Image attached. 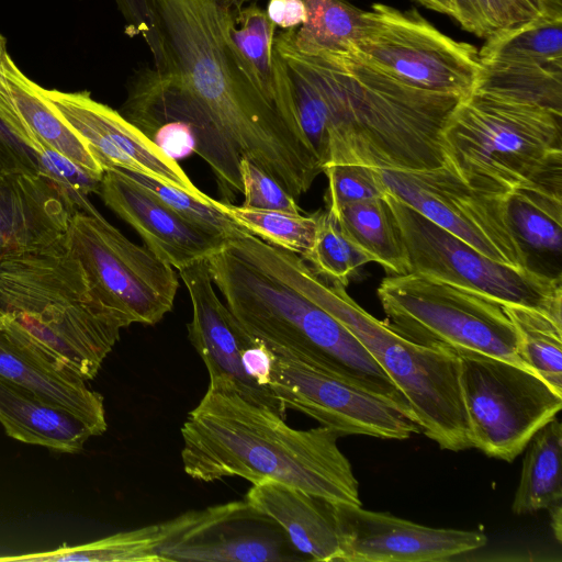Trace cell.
Returning a JSON list of instances; mask_svg holds the SVG:
<instances>
[{
    "label": "cell",
    "mask_w": 562,
    "mask_h": 562,
    "mask_svg": "<svg viewBox=\"0 0 562 562\" xmlns=\"http://www.w3.org/2000/svg\"><path fill=\"white\" fill-rule=\"evenodd\" d=\"M116 3L125 20V34L140 36L146 42L154 57V67L161 71L164 57L150 0H116Z\"/></svg>",
    "instance_id": "cell-42"
},
{
    "label": "cell",
    "mask_w": 562,
    "mask_h": 562,
    "mask_svg": "<svg viewBox=\"0 0 562 562\" xmlns=\"http://www.w3.org/2000/svg\"><path fill=\"white\" fill-rule=\"evenodd\" d=\"M120 113L169 158L177 160L195 153L213 172L223 169L221 146L166 72L149 66L138 69L130 80Z\"/></svg>",
    "instance_id": "cell-21"
},
{
    "label": "cell",
    "mask_w": 562,
    "mask_h": 562,
    "mask_svg": "<svg viewBox=\"0 0 562 562\" xmlns=\"http://www.w3.org/2000/svg\"><path fill=\"white\" fill-rule=\"evenodd\" d=\"M562 113L473 90L439 134L443 166L472 189L505 196L562 157Z\"/></svg>",
    "instance_id": "cell-7"
},
{
    "label": "cell",
    "mask_w": 562,
    "mask_h": 562,
    "mask_svg": "<svg viewBox=\"0 0 562 562\" xmlns=\"http://www.w3.org/2000/svg\"><path fill=\"white\" fill-rule=\"evenodd\" d=\"M280 272L340 322L404 395L420 428L441 449L473 448L454 350L412 341L350 297L346 286L316 273L299 255L266 243Z\"/></svg>",
    "instance_id": "cell-6"
},
{
    "label": "cell",
    "mask_w": 562,
    "mask_h": 562,
    "mask_svg": "<svg viewBox=\"0 0 562 562\" xmlns=\"http://www.w3.org/2000/svg\"><path fill=\"white\" fill-rule=\"evenodd\" d=\"M340 558L345 562L441 561L479 549L486 537L476 531L432 528L389 513L333 502Z\"/></svg>",
    "instance_id": "cell-17"
},
{
    "label": "cell",
    "mask_w": 562,
    "mask_h": 562,
    "mask_svg": "<svg viewBox=\"0 0 562 562\" xmlns=\"http://www.w3.org/2000/svg\"><path fill=\"white\" fill-rule=\"evenodd\" d=\"M47 101L88 144L103 167L134 171L183 189L198 198V189L177 160L169 158L120 111L95 101L89 91L65 92L42 87Z\"/></svg>",
    "instance_id": "cell-16"
},
{
    "label": "cell",
    "mask_w": 562,
    "mask_h": 562,
    "mask_svg": "<svg viewBox=\"0 0 562 562\" xmlns=\"http://www.w3.org/2000/svg\"><path fill=\"white\" fill-rule=\"evenodd\" d=\"M409 87L464 97L476 85L479 50L441 33L415 9L375 3L364 11L351 49Z\"/></svg>",
    "instance_id": "cell-11"
},
{
    "label": "cell",
    "mask_w": 562,
    "mask_h": 562,
    "mask_svg": "<svg viewBox=\"0 0 562 562\" xmlns=\"http://www.w3.org/2000/svg\"><path fill=\"white\" fill-rule=\"evenodd\" d=\"M316 215L314 243L302 258L326 280L347 286L350 277L373 259L346 234L333 213L325 210Z\"/></svg>",
    "instance_id": "cell-35"
},
{
    "label": "cell",
    "mask_w": 562,
    "mask_h": 562,
    "mask_svg": "<svg viewBox=\"0 0 562 562\" xmlns=\"http://www.w3.org/2000/svg\"><path fill=\"white\" fill-rule=\"evenodd\" d=\"M66 238L126 327L155 325L172 310L179 285L173 267L99 212H75Z\"/></svg>",
    "instance_id": "cell-12"
},
{
    "label": "cell",
    "mask_w": 562,
    "mask_h": 562,
    "mask_svg": "<svg viewBox=\"0 0 562 562\" xmlns=\"http://www.w3.org/2000/svg\"><path fill=\"white\" fill-rule=\"evenodd\" d=\"M37 158L40 173L50 179L66 194L76 212L98 213L88 195L99 194L103 175L82 167L46 145L37 151Z\"/></svg>",
    "instance_id": "cell-38"
},
{
    "label": "cell",
    "mask_w": 562,
    "mask_h": 562,
    "mask_svg": "<svg viewBox=\"0 0 562 562\" xmlns=\"http://www.w3.org/2000/svg\"><path fill=\"white\" fill-rule=\"evenodd\" d=\"M273 362L274 353L258 339L247 347L241 356L243 369L248 378L271 392L270 381Z\"/></svg>",
    "instance_id": "cell-44"
},
{
    "label": "cell",
    "mask_w": 562,
    "mask_h": 562,
    "mask_svg": "<svg viewBox=\"0 0 562 562\" xmlns=\"http://www.w3.org/2000/svg\"><path fill=\"white\" fill-rule=\"evenodd\" d=\"M99 195L138 233L149 250L177 270L206 260L227 240L180 216L122 169L104 170Z\"/></svg>",
    "instance_id": "cell-19"
},
{
    "label": "cell",
    "mask_w": 562,
    "mask_h": 562,
    "mask_svg": "<svg viewBox=\"0 0 562 562\" xmlns=\"http://www.w3.org/2000/svg\"><path fill=\"white\" fill-rule=\"evenodd\" d=\"M243 206L301 213L296 200L269 173L246 157L239 161Z\"/></svg>",
    "instance_id": "cell-41"
},
{
    "label": "cell",
    "mask_w": 562,
    "mask_h": 562,
    "mask_svg": "<svg viewBox=\"0 0 562 562\" xmlns=\"http://www.w3.org/2000/svg\"><path fill=\"white\" fill-rule=\"evenodd\" d=\"M456 353L473 447L514 461L560 412L562 395L519 364L474 351Z\"/></svg>",
    "instance_id": "cell-9"
},
{
    "label": "cell",
    "mask_w": 562,
    "mask_h": 562,
    "mask_svg": "<svg viewBox=\"0 0 562 562\" xmlns=\"http://www.w3.org/2000/svg\"><path fill=\"white\" fill-rule=\"evenodd\" d=\"M266 13L276 26L285 31L299 27L307 19L303 0H269Z\"/></svg>",
    "instance_id": "cell-45"
},
{
    "label": "cell",
    "mask_w": 562,
    "mask_h": 562,
    "mask_svg": "<svg viewBox=\"0 0 562 562\" xmlns=\"http://www.w3.org/2000/svg\"><path fill=\"white\" fill-rule=\"evenodd\" d=\"M411 272L477 292L503 305L538 310L562 324L561 278L497 262L386 192Z\"/></svg>",
    "instance_id": "cell-10"
},
{
    "label": "cell",
    "mask_w": 562,
    "mask_h": 562,
    "mask_svg": "<svg viewBox=\"0 0 562 562\" xmlns=\"http://www.w3.org/2000/svg\"><path fill=\"white\" fill-rule=\"evenodd\" d=\"M14 173H40L37 153L0 120V180Z\"/></svg>",
    "instance_id": "cell-43"
},
{
    "label": "cell",
    "mask_w": 562,
    "mask_h": 562,
    "mask_svg": "<svg viewBox=\"0 0 562 562\" xmlns=\"http://www.w3.org/2000/svg\"><path fill=\"white\" fill-rule=\"evenodd\" d=\"M323 172L328 179L326 210L334 214L348 203L386 194L379 168L359 164H335L324 167Z\"/></svg>",
    "instance_id": "cell-39"
},
{
    "label": "cell",
    "mask_w": 562,
    "mask_h": 562,
    "mask_svg": "<svg viewBox=\"0 0 562 562\" xmlns=\"http://www.w3.org/2000/svg\"><path fill=\"white\" fill-rule=\"evenodd\" d=\"M270 386L282 407L338 434L407 439L420 430L407 407L360 389L273 347Z\"/></svg>",
    "instance_id": "cell-14"
},
{
    "label": "cell",
    "mask_w": 562,
    "mask_h": 562,
    "mask_svg": "<svg viewBox=\"0 0 562 562\" xmlns=\"http://www.w3.org/2000/svg\"><path fill=\"white\" fill-rule=\"evenodd\" d=\"M512 510L531 514L562 504V425L557 417L542 426L528 442Z\"/></svg>",
    "instance_id": "cell-28"
},
{
    "label": "cell",
    "mask_w": 562,
    "mask_h": 562,
    "mask_svg": "<svg viewBox=\"0 0 562 562\" xmlns=\"http://www.w3.org/2000/svg\"><path fill=\"white\" fill-rule=\"evenodd\" d=\"M0 375L68 411L93 436L106 430L103 396L16 322L3 315H0Z\"/></svg>",
    "instance_id": "cell-20"
},
{
    "label": "cell",
    "mask_w": 562,
    "mask_h": 562,
    "mask_svg": "<svg viewBox=\"0 0 562 562\" xmlns=\"http://www.w3.org/2000/svg\"><path fill=\"white\" fill-rule=\"evenodd\" d=\"M276 29L277 26L269 20L266 11L258 5V2H252L245 5L237 14L235 23L231 27V37L240 55L259 77L266 91L280 106L274 86L272 60Z\"/></svg>",
    "instance_id": "cell-36"
},
{
    "label": "cell",
    "mask_w": 562,
    "mask_h": 562,
    "mask_svg": "<svg viewBox=\"0 0 562 562\" xmlns=\"http://www.w3.org/2000/svg\"><path fill=\"white\" fill-rule=\"evenodd\" d=\"M215 204L248 233L273 246L301 257L312 248L317 228L316 212L311 215H302L301 213L251 209L216 200Z\"/></svg>",
    "instance_id": "cell-34"
},
{
    "label": "cell",
    "mask_w": 562,
    "mask_h": 562,
    "mask_svg": "<svg viewBox=\"0 0 562 562\" xmlns=\"http://www.w3.org/2000/svg\"><path fill=\"white\" fill-rule=\"evenodd\" d=\"M178 271L192 304L188 337L207 369L209 385L234 389L245 400L284 417L285 409L274 393L256 384L243 369V352L256 338L217 296L207 261H196Z\"/></svg>",
    "instance_id": "cell-18"
},
{
    "label": "cell",
    "mask_w": 562,
    "mask_h": 562,
    "mask_svg": "<svg viewBox=\"0 0 562 562\" xmlns=\"http://www.w3.org/2000/svg\"><path fill=\"white\" fill-rule=\"evenodd\" d=\"M292 30L274 35L273 49L284 63L296 122L322 169L443 165L439 134L460 97L409 87L352 50L302 54Z\"/></svg>",
    "instance_id": "cell-2"
},
{
    "label": "cell",
    "mask_w": 562,
    "mask_h": 562,
    "mask_svg": "<svg viewBox=\"0 0 562 562\" xmlns=\"http://www.w3.org/2000/svg\"><path fill=\"white\" fill-rule=\"evenodd\" d=\"M524 22L542 14L547 10L562 7V0H506Z\"/></svg>",
    "instance_id": "cell-46"
},
{
    "label": "cell",
    "mask_w": 562,
    "mask_h": 562,
    "mask_svg": "<svg viewBox=\"0 0 562 562\" xmlns=\"http://www.w3.org/2000/svg\"><path fill=\"white\" fill-rule=\"evenodd\" d=\"M181 436L183 470L193 480L270 481L330 502L361 505L359 483L338 448V434L324 426L295 429L234 389L209 386L189 412Z\"/></svg>",
    "instance_id": "cell-3"
},
{
    "label": "cell",
    "mask_w": 562,
    "mask_h": 562,
    "mask_svg": "<svg viewBox=\"0 0 562 562\" xmlns=\"http://www.w3.org/2000/svg\"><path fill=\"white\" fill-rule=\"evenodd\" d=\"M76 212L66 194L42 173L0 180V259L48 248L64 238Z\"/></svg>",
    "instance_id": "cell-22"
},
{
    "label": "cell",
    "mask_w": 562,
    "mask_h": 562,
    "mask_svg": "<svg viewBox=\"0 0 562 562\" xmlns=\"http://www.w3.org/2000/svg\"><path fill=\"white\" fill-rule=\"evenodd\" d=\"M162 562H284L302 559L284 531L246 499L186 512L162 522Z\"/></svg>",
    "instance_id": "cell-15"
},
{
    "label": "cell",
    "mask_w": 562,
    "mask_h": 562,
    "mask_svg": "<svg viewBox=\"0 0 562 562\" xmlns=\"http://www.w3.org/2000/svg\"><path fill=\"white\" fill-rule=\"evenodd\" d=\"M551 527L558 541H561V526H562V504L557 505L549 510Z\"/></svg>",
    "instance_id": "cell-48"
},
{
    "label": "cell",
    "mask_w": 562,
    "mask_h": 562,
    "mask_svg": "<svg viewBox=\"0 0 562 562\" xmlns=\"http://www.w3.org/2000/svg\"><path fill=\"white\" fill-rule=\"evenodd\" d=\"M258 1L150 0L161 71L211 132L296 200L322 167L300 126L269 95L231 37L239 11Z\"/></svg>",
    "instance_id": "cell-1"
},
{
    "label": "cell",
    "mask_w": 562,
    "mask_h": 562,
    "mask_svg": "<svg viewBox=\"0 0 562 562\" xmlns=\"http://www.w3.org/2000/svg\"><path fill=\"white\" fill-rule=\"evenodd\" d=\"M422 3L424 7L434 10L436 12H440L443 14H448L453 16L454 7L453 0H416Z\"/></svg>",
    "instance_id": "cell-47"
},
{
    "label": "cell",
    "mask_w": 562,
    "mask_h": 562,
    "mask_svg": "<svg viewBox=\"0 0 562 562\" xmlns=\"http://www.w3.org/2000/svg\"><path fill=\"white\" fill-rule=\"evenodd\" d=\"M0 120L36 153L43 145L103 175L88 144L47 101L42 87L25 76L5 53L0 61Z\"/></svg>",
    "instance_id": "cell-23"
},
{
    "label": "cell",
    "mask_w": 562,
    "mask_h": 562,
    "mask_svg": "<svg viewBox=\"0 0 562 562\" xmlns=\"http://www.w3.org/2000/svg\"><path fill=\"white\" fill-rule=\"evenodd\" d=\"M245 499L284 531L294 550L313 561H339L333 502L276 482L252 484Z\"/></svg>",
    "instance_id": "cell-25"
},
{
    "label": "cell",
    "mask_w": 562,
    "mask_h": 562,
    "mask_svg": "<svg viewBox=\"0 0 562 562\" xmlns=\"http://www.w3.org/2000/svg\"><path fill=\"white\" fill-rule=\"evenodd\" d=\"M307 19L292 30L295 48L308 56L349 52L357 40L364 11L345 0H303Z\"/></svg>",
    "instance_id": "cell-33"
},
{
    "label": "cell",
    "mask_w": 562,
    "mask_h": 562,
    "mask_svg": "<svg viewBox=\"0 0 562 562\" xmlns=\"http://www.w3.org/2000/svg\"><path fill=\"white\" fill-rule=\"evenodd\" d=\"M481 63L549 64L562 61V7L486 38Z\"/></svg>",
    "instance_id": "cell-30"
},
{
    "label": "cell",
    "mask_w": 562,
    "mask_h": 562,
    "mask_svg": "<svg viewBox=\"0 0 562 562\" xmlns=\"http://www.w3.org/2000/svg\"><path fill=\"white\" fill-rule=\"evenodd\" d=\"M0 423L11 438L50 450L77 453L92 437L75 415L0 375Z\"/></svg>",
    "instance_id": "cell-26"
},
{
    "label": "cell",
    "mask_w": 562,
    "mask_h": 562,
    "mask_svg": "<svg viewBox=\"0 0 562 562\" xmlns=\"http://www.w3.org/2000/svg\"><path fill=\"white\" fill-rule=\"evenodd\" d=\"M164 540L162 522L122 531L78 546L63 544L55 550L0 557L21 562H162L158 548Z\"/></svg>",
    "instance_id": "cell-31"
},
{
    "label": "cell",
    "mask_w": 562,
    "mask_h": 562,
    "mask_svg": "<svg viewBox=\"0 0 562 562\" xmlns=\"http://www.w3.org/2000/svg\"><path fill=\"white\" fill-rule=\"evenodd\" d=\"M0 315L88 381L126 327L66 236L48 248L0 259Z\"/></svg>",
    "instance_id": "cell-5"
},
{
    "label": "cell",
    "mask_w": 562,
    "mask_h": 562,
    "mask_svg": "<svg viewBox=\"0 0 562 562\" xmlns=\"http://www.w3.org/2000/svg\"><path fill=\"white\" fill-rule=\"evenodd\" d=\"M378 297L386 323L412 341L474 351L526 368L503 304L483 294L409 272L384 278Z\"/></svg>",
    "instance_id": "cell-8"
},
{
    "label": "cell",
    "mask_w": 562,
    "mask_h": 562,
    "mask_svg": "<svg viewBox=\"0 0 562 562\" xmlns=\"http://www.w3.org/2000/svg\"><path fill=\"white\" fill-rule=\"evenodd\" d=\"M454 18L468 32L487 38L524 20L506 0H453Z\"/></svg>",
    "instance_id": "cell-40"
},
{
    "label": "cell",
    "mask_w": 562,
    "mask_h": 562,
    "mask_svg": "<svg viewBox=\"0 0 562 562\" xmlns=\"http://www.w3.org/2000/svg\"><path fill=\"white\" fill-rule=\"evenodd\" d=\"M510 229L527 268L561 278L562 166L551 167L505 195Z\"/></svg>",
    "instance_id": "cell-24"
},
{
    "label": "cell",
    "mask_w": 562,
    "mask_h": 562,
    "mask_svg": "<svg viewBox=\"0 0 562 562\" xmlns=\"http://www.w3.org/2000/svg\"><path fill=\"white\" fill-rule=\"evenodd\" d=\"M503 308L517 334L525 367L562 395V324L531 307L506 304Z\"/></svg>",
    "instance_id": "cell-32"
},
{
    "label": "cell",
    "mask_w": 562,
    "mask_h": 562,
    "mask_svg": "<svg viewBox=\"0 0 562 562\" xmlns=\"http://www.w3.org/2000/svg\"><path fill=\"white\" fill-rule=\"evenodd\" d=\"M206 261L226 306L250 336L411 409L360 341L280 272L265 240L239 231Z\"/></svg>",
    "instance_id": "cell-4"
},
{
    "label": "cell",
    "mask_w": 562,
    "mask_h": 562,
    "mask_svg": "<svg viewBox=\"0 0 562 562\" xmlns=\"http://www.w3.org/2000/svg\"><path fill=\"white\" fill-rule=\"evenodd\" d=\"M123 170V169H122ZM130 178L154 193L172 211L198 227L228 238L239 231V226L227 213L221 210L211 196L198 198L192 193L134 171L123 170Z\"/></svg>",
    "instance_id": "cell-37"
},
{
    "label": "cell",
    "mask_w": 562,
    "mask_h": 562,
    "mask_svg": "<svg viewBox=\"0 0 562 562\" xmlns=\"http://www.w3.org/2000/svg\"><path fill=\"white\" fill-rule=\"evenodd\" d=\"M473 90L562 113V61L481 63Z\"/></svg>",
    "instance_id": "cell-29"
},
{
    "label": "cell",
    "mask_w": 562,
    "mask_h": 562,
    "mask_svg": "<svg viewBox=\"0 0 562 562\" xmlns=\"http://www.w3.org/2000/svg\"><path fill=\"white\" fill-rule=\"evenodd\" d=\"M386 192L488 258L528 269L508 223L505 196L479 192L446 166L379 169Z\"/></svg>",
    "instance_id": "cell-13"
},
{
    "label": "cell",
    "mask_w": 562,
    "mask_h": 562,
    "mask_svg": "<svg viewBox=\"0 0 562 562\" xmlns=\"http://www.w3.org/2000/svg\"><path fill=\"white\" fill-rule=\"evenodd\" d=\"M334 215L346 234L390 276L411 272L400 227L385 195L348 203Z\"/></svg>",
    "instance_id": "cell-27"
},
{
    "label": "cell",
    "mask_w": 562,
    "mask_h": 562,
    "mask_svg": "<svg viewBox=\"0 0 562 562\" xmlns=\"http://www.w3.org/2000/svg\"><path fill=\"white\" fill-rule=\"evenodd\" d=\"M8 53L7 52V41L5 38L0 34V61L2 59V57L4 56V54Z\"/></svg>",
    "instance_id": "cell-49"
}]
</instances>
